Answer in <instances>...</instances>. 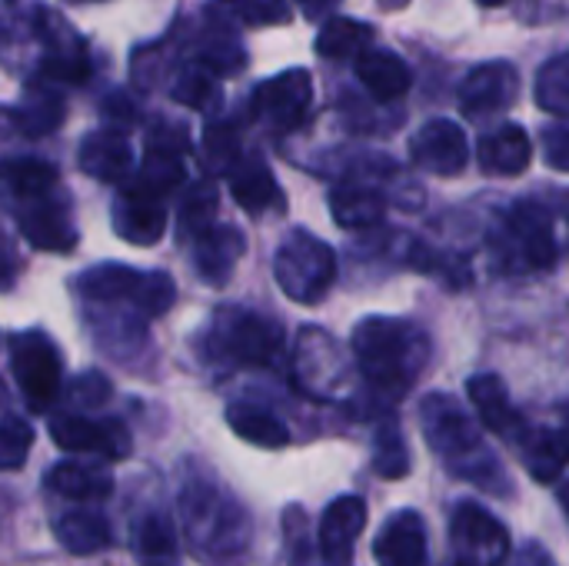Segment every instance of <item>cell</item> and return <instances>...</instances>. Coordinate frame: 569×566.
<instances>
[{"label":"cell","instance_id":"cell-22","mask_svg":"<svg viewBox=\"0 0 569 566\" xmlns=\"http://www.w3.org/2000/svg\"><path fill=\"white\" fill-rule=\"evenodd\" d=\"M140 284L143 270H133L127 264H97L73 280V290L90 304H127L133 310Z\"/></svg>","mask_w":569,"mask_h":566},{"label":"cell","instance_id":"cell-33","mask_svg":"<svg viewBox=\"0 0 569 566\" xmlns=\"http://www.w3.org/2000/svg\"><path fill=\"white\" fill-rule=\"evenodd\" d=\"M53 534L60 540V547L73 557H90L110 547V524L97 514V510H70L63 517H57Z\"/></svg>","mask_w":569,"mask_h":566},{"label":"cell","instance_id":"cell-19","mask_svg":"<svg viewBox=\"0 0 569 566\" xmlns=\"http://www.w3.org/2000/svg\"><path fill=\"white\" fill-rule=\"evenodd\" d=\"M467 394H470V404L477 407V414H480V420L487 424L490 434H497L503 440H520L523 437L527 420L513 407L510 390H507V384L497 374H477V377H470Z\"/></svg>","mask_w":569,"mask_h":566},{"label":"cell","instance_id":"cell-32","mask_svg":"<svg viewBox=\"0 0 569 566\" xmlns=\"http://www.w3.org/2000/svg\"><path fill=\"white\" fill-rule=\"evenodd\" d=\"M67 107H63V97L47 87V83H37L27 90V97L10 110V120H13V130L23 133V137H47L60 127Z\"/></svg>","mask_w":569,"mask_h":566},{"label":"cell","instance_id":"cell-14","mask_svg":"<svg viewBox=\"0 0 569 566\" xmlns=\"http://www.w3.org/2000/svg\"><path fill=\"white\" fill-rule=\"evenodd\" d=\"M410 157L427 173L457 177V173H463V167L470 160V143H467V133L457 120L437 117L413 133Z\"/></svg>","mask_w":569,"mask_h":566},{"label":"cell","instance_id":"cell-15","mask_svg":"<svg viewBox=\"0 0 569 566\" xmlns=\"http://www.w3.org/2000/svg\"><path fill=\"white\" fill-rule=\"evenodd\" d=\"M17 227H20L23 240L37 250L70 254L77 247V227L70 220V210L53 193L17 203Z\"/></svg>","mask_w":569,"mask_h":566},{"label":"cell","instance_id":"cell-12","mask_svg":"<svg viewBox=\"0 0 569 566\" xmlns=\"http://www.w3.org/2000/svg\"><path fill=\"white\" fill-rule=\"evenodd\" d=\"M50 440L63 454H87L103 460H127L133 450V437L120 420H90L80 414L50 417Z\"/></svg>","mask_w":569,"mask_h":566},{"label":"cell","instance_id":"cell-38","mask_svg":"<svg viewBox=\"0 0 569 566\" xmlns=\"http://www.w3.org/2000/svg\"><path fill=\"white\" fill-rule=\"evenodd\" d=\"M197 63H200L207 73H213V77H233V73L243 70L247 53H243V47L230 37V30L217 27V30L200 43Z\"/></svg>","mask_w":569,"mask_h":566},{"label":"cell","instance_id":"cell-39","mask_svg":"<svg viewBox=\"0 0 569 566\" xmlns=\"http://www.w3.org/2000/svg\"><path fill=\"white\" fill-rule=\"evenodd\" d=\"M537 103L543 110H550L553 117H567L569 110V57L557 53L540 67L537 77Z\"/></svg>","mask_w":569,"mask_h":566},{"label":"cell","instance_id":"cell-42","mask_svg":"<svg viewBox=\"0 0 569 566\" xmlns=\"http://www.w3.org/2000/svg\"><path fill=\"white\" fill-rule=\"evenodd\" d=\"M177 300V284L170 274L163 270H143V284H140V297L133 304V314L140 320H153L160 314H167Z\"/></svg>","mask_w":569,"mask_h":566},{"label":"cell","instance_id":"cell-1","mask_svg":"<svg viewBox=\"0 0 569 566\" xmlns=\"http://www.w3.org/2000/svg\"><path fill=\"white\" fill-rule=\"evenodd\" d=\"M23 57H33L37 83L47 87H77L93 73L90 53L83 37L63 23L47 7H27L17 3L0 7V60L7 67L23 63Z\"/></svg>","mask_w":569,"mask_h":566},{"label":"cell","instance_id":"cell-49","mask_svg":"<svg viewBox=\"0 0 569 566\" xmlns=\"http://www.w3.org/2000/svg\"><path fill=\"white\" fill-rule=\"evenodd\" d=\"M507 566H553V557H550V550H543L540 544H527V547L517 550V557Z\"/></svg>","mask_w":569,"mask_h":566},{"label":"cell","instance_id":"cell-53","mask_svg":"<svg viewBox=\"0 0 569 566\" xmlns=\"http://www.w3.org/2000/svg\"><path fill=\"white\" fill-rule=\"evenodd\" d=\"M477 3H483V7H500V3H507V0H477Z\"/></svg>","mask_w":569,"mask_h":566},{"label":"cell","instance_id":"cell-17","mask_svg":"<svg viewBox=\"0 0 569 566\" xmlns=\"http://www.w3.org/2000/svg\"><path fill=\"white\" fill-rule=\"evenodd\" d=\"M363 527H367V504H363V497H353V494L337 497L323 510L320 534H317V547L327 557V564H350L353 547H357V537L363 534Z\"/></svg>","mask_w":569,"mask_h":566},{"label":"cell","instance_id":"cell-5","mask_svg":"<svg viewBox=\"0 0 569 566\" xmlns=\"http://www.w3.org/2000/svg\"><path fill=\"white\" fill-rule=\"evenodd\" d=\"M203 350L220 367L263 370L280 360L283 330L270 317L247 307H220L203 337Z\"/></svg>","mask_w":569,"mask_h":566},{"label":"cell","instance_id":"cell-48","mask_svg":"<svg viewBox=\"0 0 569 566\" xmlns=\"http://www.w3.org/2000/svg\"><path fill=\"white\" fill-rule=\"evenodd\" d=\"M17 267H20V260H17V254H13L7 234L0 230V290H7V287L17 280Z\"/></svg>","mask_w":569,"mask_h":566},{"label":"cell","instance_id":"cell-37","mask_svg":"<svg viewBox=\"0 0 569 566\" xmlns=\"http://www.w3.org/2000/svg\"><path fill=\"white\" fill-rule=\"evenodd\" d=\"M217 203H220V193L210 180H200L187 190L183 203H180V237L183 240H193L200 237L203 230L213 227V217H217Z\"/></svg>","mask_w":569,"mask_h":566},{"label":"cell","instance_id":"cell-10","mask_svg":"<svg viewBox=\"0 0 569 566\" xmlns=\"http://www.w3.org/2000/svg\"><path fill=\"white\" fill-rule=\"evenodd\" d=\"M293 380L313 400H337L347 390V364L330 334L310 327L297 337Z\"/></svg>","mask_w":569,"mask_h":566},{"label":"cell","instance_id":"cell-51","mask_svg":"<svg viewBox=\"0 0 569 566\" xmlns=\"http://www.w3.org/2000/svg\"><path fill=\"white\" fill-rule=\"evenodd\" d=\"M407 3H410V0H380V7H383V10H403Z\"/></svg>","mask_w":569,"mask_h":566},{"label":"cell","instance_id":"cell-30","mask_svg":"<svg viewBox=\"0 0 569 566\" xmlns=\"http://www.w3.org/2000/svg\"><path fill=\"white\" fill-rule=\"evenodd\" d=\"M183 180H187V167H183V160H180L177 150L147 147L143 167L137 170V177L127 183L123 193H133V197H147V200H160L163 203V197L173 193Z\"/></svg>","mask_w":569,"mask_h":566},{"label":"cell","instance_id":"cell-54","mask_svg":"<svg viewBox=\"0 0 569 566\" xmlns=\"http://www.w3.org/2000/svg\"><path fill=\"white\" fill-rule=\"evenodd\" d=\"M70 3H97V0H70Z\"/></svg>","mask_w":569,"mask_h":566},{"label":"cell","instance_id":"cell-28","mask_svg":"<svg viewBox=\"0 0 569 566\" xmlns=\"http://www.w3.org/2000/svg\"><path fill=\"white\" fill-rule=\"evenodd\" d=\"M330 210L343 230H370L383 224L387 197L367 183H340L330 193Z\"/></svg>","mask_w":569,"mask_h":566},{"label":"cell","instance_id":"cell-27","mask_svg":"<svg viewBox=\"0 0 569 566\" xmlns=\"http://www.w3.org/2000/svg\"><path fill=\"white\" fill-rule=\"evenodd\" d=\"M230 193L247 214H263L280 203V187L270 173V167L260 157H240L230 170Z\"/></svg>","mask_w":569,"mask_h":566},{"label":"cell","instance_id":"cell-34","mask_svg":"<svg viewBox=\"0 0 569 566\" xmlns=\"http://www.w3.org/2000/svg\"><path fill=\"white\" fill-rule=\"evenodd\" d=\"M523 464L537 484H553L560 480L567 467V434L563 430H523Z\"/></svg>","mask_w":569,"mask_h":566},{"label":"cell","instance_id":"cell-36","mask_svg":"<svg viewBox=\"0 0 569 566\" xmlns=\"http://www.w3.org/2000/svg\"><path fill=\"white\" fill-rule=\"evenodd\" d=\"M210 13H223V17H213V23H220L223 30H230L233 23H240V27L290 23L287 0H217L210 7Z\"/></svg>","mask_w":569,"mask_h":566},{"label":"cell","instance_id":"cell-23","mask_svg":"<svg viewBox=\"0 0 569 566\" xmlns=\"http://www.w3.org/2000/svg\"><path fill=\"white\" fill-rule=\"evenodd\" d=\"M130 547L143 566H180V547H177V527L167 510L150 507L133 520Z\"/></svg>","mask_w":569,"mask_h":566},{"label":"cell","instance_id":"cell-6","mask_svg":"<svg viewBox=\"0 0 569 566\" xmlns=\"http://www.w3.org/2000/svg\"><path fill=\"white\" fill-rule=\"evenodd\" d=\"M273 277L293 304H320L337 280V254L310 230H290L273 257Z\"/></svg>","mask_w":569,"mask_h":566},{"label":"cell","instance_id":"cell-2","mask_svg":"<svg viewBox=\"0 0 569 566\" xmlns=\"http://www.w3.org/2000/svg\"><path fill=\"white\" fill-rule=\"evenodd\" d=\"M353 357L383 400H400L433 357L427 330L397 317H367L353 327Z\"/></svg>","mask_w":569,"mask_h":566},{"label":"cell","instance_id":"cell-43","mask_svg":"<svg viewBox=\"0 0 569 566\" xmlns=\"http://www.w3.org/2000/svg\"><path fill=\"white\" fill-rule=\"evenodd\" d=\"M240 137L230 123H210L203 130V163L217 173H227L240 160Z\"/></svg>","mask_w":569,"mask_h":566},{"label":"cell","instance_id":"cell-31","mask_svg":"<svg viewBox=\"0 0 569 566\" xmlns=\"http://www.w3.org/2000/svg\"><path fill=\"white\" fill-rule=\"evenodd\" d=\"M227 424L240 440H247V444H253L260 450H283L290 444L287 424L277 414H270V410H263L257 404H243V400L230 404L227 407Z\"/></svg>","mask_w":569,"mask_h":566},{"label":"cell","instance_id":"cell-24","mask_svg":"<svg viewBox=\"0 0 569 566\" xmlns=\"http://www.w3.org/2000/svg\"><path fill=\"white\" fill-rule=\"evenodd\" d=\"M113 234L133 247H153L167 234V207L160 200L120 193L113 203Z\"/></svg>","mask_w":569,"mask_h":566},{"label":"cell","instance_id":"cell-45","mask_svg":"<svg viewBox=\"0 0 569 566\" xmlns=\"http://www.w3.org/2000/svg\"><path fill=\"white\" fill-rule=\"evenodd\" d=\"M67 397L73 407H83V410H93V407H103L110 400V380L97 370H87L80 377L70 380L67 387Z\"/></svg>","mask_w":569,"mask_h":566},{"label":"cell","instance_id":"cell-41","mask_svg":"<svg viewBox=\"0 0 569 566\" xmlns=\"http://www.w3.org/2000/svg\"><path fill=\"white\" fill-rule=\"evenodd\" d=\"M373 470L387 480H400L410 474V450L400 437V430L393 424L380 427L377 430V440H373Z\"/></svg>","mask_w":569,"mask_h":566},{"label":"cell","instance_id":"cell-8","mask_svg":"<svg viewBox=\"0 0 569 566\" xmlns=\"http://www.w3.org/2000/svg\"><path fill=\"white\" fill-rule=\"evenodd\" d=\"M10 367L30 410H47L60 397V354L43 330H20L10 337Z\"/></svg>","mask_w":569,"mask_h":566},{"label":"cell","instance_id":"cell-47","mask_svg":"<svg viewBox=\"0 0 569 566\" xmlns=\"http://www.w3.org/2000/svg\"><path fill=\"white\" fill-rule=\"evenodd\" d=\"M103 120L110 123L107 130H117V123H120V127H130V123H133V107H130V100H127L123 93H113V97L103 103Z\"/></svg>","mask_w":569,"mask_h":566},{"label":"cell","instance_id":"cell-50","mask_svg":"<svg viewBox=\"0 0 569 566\" xmlns=\"http://www.w3.org/2000/svg\"><path fill=\"white\" fill-rule=\"evenodd\" d=\"M297 3H300L303 17H310V20H323V17H330V10L340 7V0H297Z\"/></svg>","mask_w":569,"mask_h":566},{"label":"cell","instance_id":"cell-40","mask_svg":"<svg viewBox=\"0 0 569 566\" xmlns=\"http://www.w3.org/2000/svg\"><path fill=\"white\" fill-rule=\"evenodd\" d=\"M170 93H173V100H180L183 107H193V110H213V107L220 103L217 77H213V73H207L200 63L183 67V70L173 77Z\"/></svg>","mask_w":569,"mask_h":566},{"label":"cell","instance_id":"cell-26","mask_svg":"<svg viewBox=\"0 0 569 566\" xmlns=\"http://www.w3.org/2000/svg\"><path fill=\"white\" fill-rule=\"evenodd\" d=\"M47 487L73 504H100L113 494V480L107 470L80 460H60L57 467L47 470Z\"/></svg>","mask_w":569,"mask_h":566},{"label":"cell","instance_id":"cell-18","mask_svg":"<svg viewBox=\"0 0 569 566\" xmlns=\"http://www.w3.org/2000/svg\"><path fill=\"white\" fill-rule=\"evenodd\" d=\"M243 234L230 224H213L210 230H203L200 237L190 240V260L193 270L203 284L210 287H223L237 267V260L243 257Z\"/></svg>","mask_w":569,"mask_h":566},{"label":"cell","instance_id":"cell-3","mask_svg":"<svg viewBox=\"0 0 569 566\" xmlns=\"http://www.w3.org/2000/svg\"><path fill=\"white\" fill-rule=\"evenodd\" d=\"M180 520L190 537V547L210 560L227 564L237 560L250 544V517L240 500L213 480L193 477L180 490Z\"/></svg>","mask_w":569,"mask_h":566},{"label":"cell","instance_id":"cell-29","mask_svg":"<svg viewBox=\"0 0 569 566\" xmlns=\"http://www.w3.org/2000/svg\"><path fill=\"white\" fill-rule=\"evenodd\" d=\"M60 183V173L50 160L40 157H10L0 160V187L17 200H37V197H50Z\"/></svg>","mask_w":569,"mask_h":566},{"label":"cell","instance_id":"cell-4","mask_svg":"<svg viewBox=\"0 0 569 566\" xmlns=\"http://www.w3.org/2000/svg\"><path fill=\"white\" fill-rule=\"evenodd\" d=\"M420 427L423 437L430 444V450H437L453 474L467 477L477 487L507 494L500 484H507L503 467L497 464V457L483 447V437L473 424V417L450 397V394H427L420 404Z\"/></svg>","mask_w":569,"mask_h":566},{"label":"cell","instance_id":"cell-44","mask_svg":"<svg viewBox=\"0 0 569 566\" xmlns=\"http://www.w3.org/2000/svg\"><path fill=\"white\" fill-rule=\"evenodd\" d=\"M33 447V430L20 417H3L0 420V474L23 467L27 454Z\"/></svg>","mask_w":569,"mask_h":566},{"label":"cell","instance_id":"cell-55","mask_svg":"<svg viewBox=\"0 0 569 566\" xmlns=\"http://www.w3.org/2000/svg\"><path fill=\"white\" fill-rule=\"evenodd\" d=\"M450 566H470V564H463V560H453V564Z\"/></svg>","mask_w":569,"mask_h":566},{"label":"cell","instance_id":"cell-16","mask_svg":"<svg viewBox=\"0 0 569 566\" xmlns=\"http://www.w3.org/2000/svg\"><path fill=\"white\" fill-rule=\"evenodd\" d=\"M377 566H430L427 524L417 510H397L373 540Z\"/></svg>","mask_w":569,"mask_h":566},{"label":"cell","instance_id":"cell-52","mask_svg":"<svg viewBox=\"0 0 569 566\" xmlns=\"http://www.w3.org/2000/svg\"><path fill=\"white\" fill-rule=\"evenodd\" d=\"M7 404V384H3V377H0V407Z\"/></svg>","mask_w":569,"mask_h":566},{"label":"cell","instance_id":"cell-7","mask_svg":"<svg viewBox=\"0 0 569 566\" xmlns=\"http://www.w3.org/2000/svg\"><path fill=\"white\" fill-rule=\"evenodd\" d=\"M500 254H503V264L513 267L517 274L550 270L560 257V247H557V234H553V220L547 207L533 200H520L517 207H510L503 234H500Z\"/></svg>","mask_w":569,"mask_h":566},{"label":"cell","instance_id":"cell-21","mask_svg":"<svg viewBox=\"0 0 569 566\" xmlns=\"http://www.w3.org/2000/svg\"><path fill=\"white\" fill-rule=\"evenodd\" d=\"M480 167L493 177H517L533 160V143L520 123H500L497 130L480 137L477 147Z\"/></svg>","mask_w":569,"mask_h":566},{"label":"cell","instance_id":"cell-11","mask_svg":"<svg viewBox=\"0 0 569 566\" xmlns=\"http://www.w3.org/2000/svg\"><path fill=\"white\" fill-rule=\"evenodd\" d=\"M450 540L457 557L470 566H503L510 560V534L507 527L483 510L480 504H460L450 520Z\"/></svg>","mask_w":569,"mask_h":566},{"label":"cell","instance_id":"cell-25","mask_svg":"<svg viewBox=\"0 0 569 566\" xmlns=\"http://www.w3.org/2000/svg\"><path fill=\"white\" fill-rule=\"evenodd\" d=\"M357 77L373 100H400L413 83L410 67L403 63L400 53L373 50V47L357 57Z\"/></svg>","mask_w":569,"mask_h":566},{"label":"cell","instance_id":"cell-46","mask_svg":"<svg viewBox=\"0 0 569 566\" xmlns=\"http://www.w3.org/2000/svg\"><path fill=\"white\" fill-rule=\"evenodd\" d=\"M543 147H547V160L553 170H567L569 167V133L567 123H553L547 133H543Z\"/></svg>","mask_w":569,"mask_h":566},{"label":"cell","instance_id":"cell-20","mask_svg":"<svg viewBox=\"0 0 569 566\" xmlns=\"http://www.w3.org/2000/svg\"><path fill=\"white\" fill-rule=\"evenodd\" d=\"M77 163L87 177L117 183V180H127V173L133 170V150L120 130H97L83 137L77 150Z\"/></svg>","mask_w":569,"mask_h":566},{"label":"cell","instance_id":"cell-13","mask_svg":"<svg viewBox=\"0 0 569 566\" xmlns=\"http://www.w3.org/2000/svg\"><path fill=\"white\" fill-rule=\"evenodd\" d=\"M520 97V73L510 60H490L460 83V110L467 120H490L507 113Z\"/></svg>","mask_w":569,"mask_h":566},{"label":"cell","instance_id":"cell-35","mask_svg":"<svg viewBox=\"0 0 569 566\" xmlns=\"http://www.w3.org/2000/svg\"><path fill=\"white\" fill-rule=\"evenodd\" d=\"M370 40H373L370 23H360L350 17H330L317 33V53L330 60H347V57H360L363 50H370Z\"/></svg>","mask_w":569,"mask_h":566},{"label":"cell","instance_id":"cell-9","mask_svg":"<svg viewBox=\"0 0 569 566\" xmlns=\"http://www.w3.org/2000/svg\"><path fill=\"white\" fill-rule=\"evenodd\" d=\"M313 103V77L303 67H290L263 80L250 97V113L277 133L297 130Z\"/></svg>","mask_w":569,"mask_h":566}]
</instances>
